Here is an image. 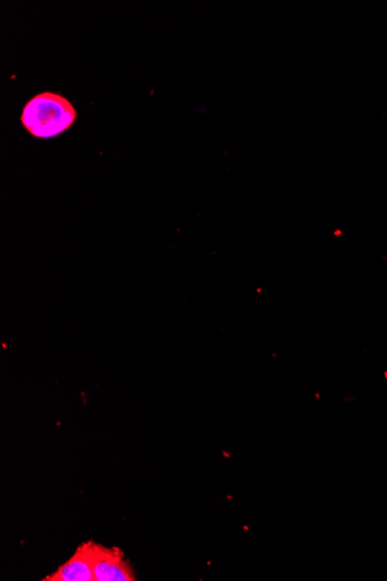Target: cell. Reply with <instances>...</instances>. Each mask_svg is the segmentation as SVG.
Masks as SVG:
<instances>
[{"instance_id": "cell-3", "label": "cell", "mask_w": 387, "mask_h": 581, "mask_svg": "<svg viewBox=\"0 0 387 581\" xmlns=\"http://www.w3.org/2000/svg\"><path fill=\"white\" fill-rule=\"evenodd\" d=\"M45 581H96L94 577L91 542H86L80 546L75 555L53 575L43 579Z\"/></svg>"}, {"instance_id": "cell-2", "label": "cell", "mask_w": 387, "mask_h": 581, "mask_svg": "<svg viewBox=\"0 0 387 581\" xmlns=\"http://www.w3.org/2000/svg\"><path fill=\"white\" fill-rule=\"evenodd\" d=\"M91 556L96 581H135L136 575L118 549L91 542Z\"/></svg>"}, {"instance_id": "cell-1", "label": "cell", "mask_w": 387, "mask_h": 581, "mask_svg": "<svg viewBox=\"0 0 387 581\" xmlns=\"http://www.w3.org/2000/svg\"><path fill=\"white\" fill-rule=\"evenodd\" d=\"M78 119L71 101L55 92H41L29 99L20 122L26 132L39 140H51L68 132Z\"/></svg>"}]
</instances>
